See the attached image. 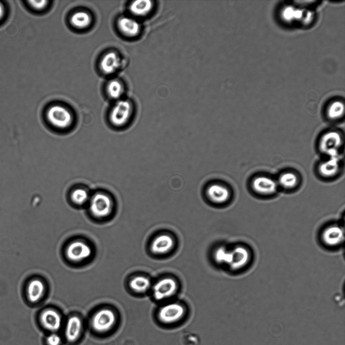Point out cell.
Here are the masks:
<instances>
[{"label":"cell","mask_w":345,"mask_h":345,"mask_svg":"<svg viewBox=\"0 0 345 345\" xmlns=\"http://www.w3.org/2000/svg\"><path fill=\"white\" fill-rule=\"evenodd\" d=\"M204 193L207 201L216 206L226 204L231 197V191L228 187L219 181L208 183L205 187Z\"/></svg>","instance_id":"cell-3"},{"label":"cell","mask_w":345,"mask_h":345,"mask_svg":"<svg viewBox=\"0 0 345 345\" xmlns=\"http://www.w3.org/2000/svg\"><path fill=\"white\" fill-rule=\"evenodd\" d=\"M278 182L281 186L285 188H292L297 185L298 183V177L297 175L292 172H285L280 175Z\"/></svg>","instance_id":"cell-24"},{"label":"cell","mask_w":345,"mask_h":345,"mask_svg":"<svg viewBox=\"0 0 345 345\" xmlns=\"http://www.w3.org/2000/svg\"><path fill=\"white\" fill-rule=\"evenodd\" d=\"M341 141V136L338 132H328L322 135L319 142V149L330 157H337V150Z\"/></svg>","instance_id":"cell-10"},{"label":"cell","mask_w":345,"mask_h":345,"mask_svg":"<svg viewBox=\"0 0 345 345\" xmlns=\"http://www.w3.org/2000/svg\"><path fill=\"white\" fill-rule=\"evenodd\" d=\"M116 321V317L113 311L109 309H103L94 314L91 319V325L95 331L105 333L113 327Z\"/></svg>","instance_id":"cell-7"},{"label":"cell","mask_w":345,"mask_h":345,"mask_svg":"<svg viewBox=\"0 0 345 345\" xmlns=\"http://www.w3.org/2000/svg\"><path fill=\"white\" fill-rule=\"evenodd\" d=\"M44 291L43 282L37 279L31 280L27 287L26 294L29 301L32 303L38 302L42 297Z\"/></svg>","instance_id":"cell-18"},{"label":"cell","mask_w":345,"mask_h":345,"mask_svg":"<svg viewBox=\"0 0 345 345\" xmlns=\"http://www.w3.org/2000/svg\"><path fill=\"white\" fill-rule=\"evenodd\" d=\"M129 286L131 289L135 292L144 293L152 288V284L149 277L143 275H137L131 279Z\"/></svg>","instance_id":"cell-20"},{"label":"cell","mask_w":345,"mask_h":345,"mask_svg":"<svg viewBox=\"0 0 345 345\" xmlns=\"http://www.w3.org/2000/svg\"><path fill=\"white\" fill-rule=\"evenodd\" d=\"M29 5L34 9L41 10L45 8L48 3L47 1H29Z\"/></svg>","instance_id":"cell-29"},{"label":"cell","mask_w":345,"mask_h":345,"mask_svg":"<svg viewBox=\"0 0 345 345\" xmlns=\"http://www.w3.org/2000/svg\"><path fill=\"white\" fill-rule=\"evenodd\" d=\"M47 345H60L62 339L61 336L56 332H53L46 338Z\"/></svg>","instance_id":"cell-28"},{"label":"cell","mask_w":345,"mask_h":345,"mask_svg":"<svg viewBox=\"0 0 345 345\" xmlns=\"http://www.w3.org/2000/svg\"><path fill=\"white\" fill-rule=\"evenodd\" d=\"M185 314V309L182 304L172 302L160 307L157 317L160 322L165 324H172L181 320Z\"/></svg>","instance_id":"cell-6"},{"label":"cell","mask_w":345,"mask_h":345,"mask_svg":"<svg viewBox=\"0 0 345 345\" xmlns=\"http://www.w3.org/2000/svg\"><path fill=\"white\" fill-rule=\"evenodd\" d=\"M88 205L89 210L93 216L98 218L105 217L112 210L113 198L105 191H96L91 195Z\"/></svg>","instance_id":"cell-2"},{"label":"cell","mask_w":345,"mask_h":345,"mask_svg":"<svg viewBox=\"0 0 345 345\" xmlns=\"http://www.w3.org/2000/svg\"><path fill=\"white\" fill-rule=\"evenodd\" d=\"M277 187L276 181L267 176H257L252 182L253 189L261 194L268 195L274 193L277 190Z\"/></svg>","instance_id":"cell-13"},{"label":"cell","mask_w":345,"mask_h":345,"mask_svg":"<svg viewBox=\"0 0 345 345\" xmlns=\"http://www.w3.org/2000/svg\"><path fill=\"white\" fill-rule=\"evenodd\" d=\"M339 170V162L337 157H330L329 159L320 164L319 171L325 177L334 176Z\"/></svg>","instance_id":"cell-21"},{"label":"cell","mask_w":345,"mask_h":345,"mask_svg":"<svg viewBox=\"0 0 345 345\" xmlns=\"http://www.w3.org/2000/svg\"><path fill=\"white\" fill-rule=\"evenodd\" d=\"M120 65V59L114 52H110L102 58L100 67L102 71L107 74L115 72Z\"/></svg>","instance_id":"cell-17"},{"label":"cell","mask_w":345,"mask_h":345,"mask_svg":"<svg viewBox=\"0 0 345 345\" xmlns=\"http://www.w3.org/2000/svg\"><path fill=\"white\" fill-rule=\"evenodd\" d=\"M107 91L111 97L114 99L118 98L123 92L122 85L117 80H111L107 85Z\"/></svg>","instance_id":"cell-26"},{"label":"cell","mask_w":345,"mask_h":345,"mask_svg":"<svg viewBox=\"0 0 345 345\" xmlns=\"http://www.w3.org/2000/svg\"><path fill=\"white\" fill-rule=\"evenodd\" d=\"M321 238L326 245L336 247L339 245L343 239L342 231L337 225H331L324 229Z\"/></svg>","instance_id":"cell-14"},{"label":"cell","mask_w":345,"mask_h":345,"mask_svg":"<svg viewBox=\"0 0 345 345\" xmlns=\"http://www.w3.org/2000/svg\"><path fill=\"white\" fill-rule=\"evenodd\" d=\"M250 258V252L243 245H237L229 249L227 266L232 270H237L247 265Z\"/></svg>","instance_id":"cell-8"},{"label":"cell","mask_w":345,"mask_h":345,"mask_svg":"<svg viewBox=\"0 0 345 345\" xmlns=\"http://www.w3.org/2000/svg\"><path fill=\"white\" fill-rule=\"evenodd\" d=\"M229 249L224 245L217 247L213 252V259L216 263L220 265L227 264Z\"/></svg>","instance_id":"cell-25"},{"label":"cell","mask_w":345,"mask_h":345,"mask_svg":"<svg viewBox=\"0 0 345 345\" xmlns=\"http://www.w3.org/2000/svg\"><path fill=\"white\" fill-rule=\"evenodd\" d=\"M175 244V239L172 235L165 233H161L156 236L152 240L150 250L154 255L162 256L172 251Z\"/></svg>","instance_id":"cell-9"},{"label":"cell","mask_w":345,"mask_h":345,"mask_svg":"<svg viewBox=\"0 0 345 345\" xmlns=\"http://www.w3.org/2000/svg\"><path fill=\"white\" fill-rule=\"evenodd\" d=\"M90 196L88 190L81 186L74 188L70 193L71 201L77 206H82L88 203Z\"/></svg>","instance_id":"cell-22"},{"label":"cell","mask_w":345,"mask_h":345,"mask_svg":"<svg viewBox=\"0 0 345 345\" xmlns=\"http://www.w3.org/2000/svg\"><path fill=\"white\" fill-rule=\"evenodd\" d=\"M133 113V108L127 100H120L112 108L109 115L111 124L116 128L126 126L130 122Z\"/></svg>","instance_id":"cell-4"},{"label":"cell","mask_w":345,"mask_h":345,"mask_svg":"<svg viewBox=\"0 0 345 345\" xmlns=\"http://www.w3.org/2000/svg\"><path fill=\"white\" fill-rule=\"evenodd\" d=\"M46 117L51 126L58 130L68 129L73 122L71 113L67 108L60 105L50 107L46 112Z\"/></svg>","instance_id":"cell-1"},{"label":"cell","mask_w":345,"mask_h":345,"mask_svg":"<svg viewBox=\"0 0 345 345\" xmlns=\"http://www.w3.org/2000/svg\"><path fill=\"white\" fill-rule=\"evenodd\" d=\"M153 296L158 301L168 299L177 292L178 283L173 277H164L157 280L152 286Z\"/></svg>","instance_id":"cell-5"},{"label":"cell","mask_w":345,"mask_h":345,"mask_svg":"<svg viewBox=\"0 0 345 345\" xmlns=\"http://www.w3.org/2000/svg\"><path fill=\"white\" fill-rule=\"evenodd\" d=\"M118 26L120 31L128 37H135L141 30L139 22L135 19L128 17H121L118 21Z\"/></svg>","instance_id":"cell-15"},{"label":"cell","mask_w":345,"mask_h":345,"mask_svg":"<svg viewBox=\"0 0 345 345\" xmlns=\"http://www.w3.org/2000/svg\"><path fill=\"white\" fill-rule=\"evenodd\" d=\"M66 253L67 257L70 260L79 261L89 257L91 254V250L84 242L75 241L68 246Z\"/></svg>","instance_id":"cell-12"},{"label":"cell","mask_w":345,"mask_h":345,"mask_svg":"<svg viewBox=\"0 0 345 345\" xmlns=\"http://www.w3.org/2000/svg\"><path fill=\"white\" fill-rule=\"evenodd\" d=\"M70 22L74 27L82 29L87 27L90 24L91 18L88 13L79 11L73 14Z\"/></svg>","instance_id":"cell-23"},{"label":"cell","mask_w":345,"mask_h":345,"mask_svg":"<svg viewBox=\"0 0 345 345\" xmlns=\"http://www.w3.org/2000/svg\"><path fill=\"white\" fill-rule=\"evenodd\" d=\"M39 320L42 327L52 332L58 331L62 325L61 315L53 309L44 310L40 314Z\"/></svg>","instance_id":"cell-11"},{"label":"cell","mask_w":345,"mask_h":345,"mask_svg":"<svg viewBox=\"0 0 345 345\" xmlns=\"http://www.w3.org/2000/svg\"><path fill=\"white\" fill-rule=\"evenodd\" d=\"M154 6V3L152 1L138 0L133 1L130 4L129 9L134 15L144 17L150 14L153 9Z\"/></svg>","instance_id":"cell-19"},{"label":"cell","mask_w":345,"mask_h":345,"mask_svg":"<svg viewBox=\"0 0 345 345\" xmlns=\"http://www.w3.org/2000/svg\"><path fill=\"white\" fill-rule=\"evenodd\" d=\"M4 14V9L3 6L0 3V20L3 18Z\"/></svg>","instance_id":"cell-30"},{"label":"cell","mask_w":345,"mask_h":345,"mask_svg":"<svg viewBox=\"0 0 345 345\" xmlns=\"http://www.w3.org/2000/svg\"><path fill=\"white\" fill-rule=\"evenodd\" d=\"M344 112V106L339 102L332 103L328 110V116L331 119L338 118L342 116Z\"/></svg>","instance_id":"cell-27"},{"label":"cell","mask_w":345,"mask_h":345,"mask_svg":"<svg viewBox=\"0 0 345 345\" xmlns=\"http://www.w3.org/2000/svg\"><path fill=\"white\" fill-rule=\"evenodd\" d=\"M82 324L81 319L76 316L70 317L66 323L65 335L70 342L76 341L81 333Z\"/></svg>","instance_id":"cell-16"}]
</instances>
